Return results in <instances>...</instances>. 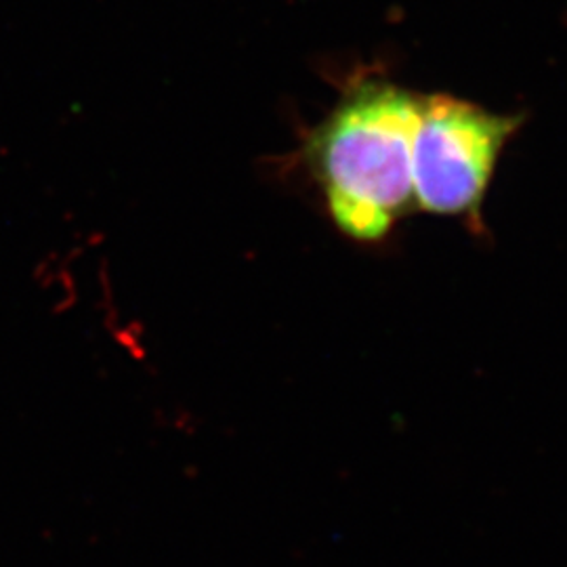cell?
<instances>
[{"instance_id":"6da1fadb","label":"cell","mask_w":567,"mask_h":567,"mask_svg":"<svg viewBox=\"0 0 567 567\" xmlns=\"http://www.w3.org/2000/svg\"><path fill=\"white\" fill-rule=\"evenodd\" d=\"M421 103L391 82H355L311 133L307 163L347 238L383 240L416 206L412 147Z\"/></svg>"},{"instance_id":"7a4b0ae2","label":"cell","mask_w":567,"mask_h":567,"mask_svg":"<svg viewBox=\"0 0 567 567\" xmlns=\"http://www.w3.org/2000/svg\"><path fill=\"white\" fill-rule=\"evenodd\" d=\"M517 124L447 95L423 97L412 147L416 208L447 217L477 213Z\"/></svg>"}]
</instances>
